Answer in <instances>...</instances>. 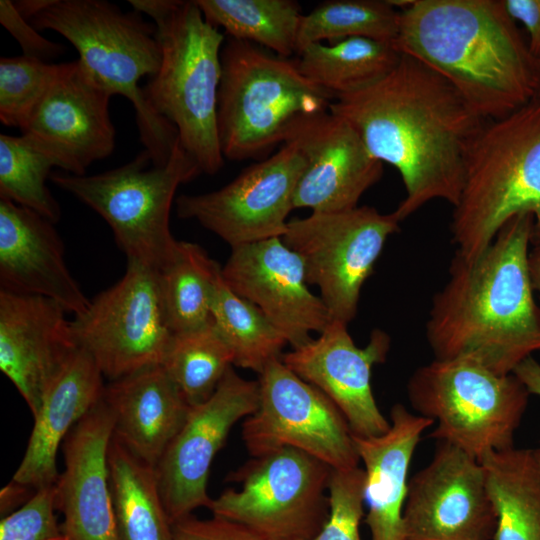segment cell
<instances>
[{
    "instance_id": "obj_1",
    "label": "cell",
    "mask_w": 540,
    "mask_h": 540,
    "mask_svg": "<svg viewBox=\"0 0 540 540\" xmlns=\"http://www.w3.org/2000/svg\"><path fill=\"white\" fill-rule=\"evenodd\" d=\"M329 111L352 126L375 159L400 173L406 194L393 212L401 222L435 199L458 204L486 120L442 75L401 54L385 77L337 97Z\"/></svg>"
},
{
    "instance_id": "obj_2",
    "label": "cell",
    "mask_w": 540,
    "mask_h": 540,
    "mask_svg": "<svg viewBox=\"0 0 540 540\" xmlns=\"http://www.w3.org/2000/svg\"><path fill=\"white\" fill-rule=\"evenodd\" d=\"M533 216L509 220L473 258L455 251L433 296L426 338L438 360H467L512 374L540 351V308L529 267Z\"/></svg>"
},
{
    "instance_id": "obj_3",
    "label": "cell",
    "mask_w": 540,
    "mask_h": 540,
    "mask_svg": "<svg viewBox=\"0 0 540 540\" xmlns=\"http://www.w3.org/2000/svg\"><path fill=\"white\" fill-rule=\"evenodd\" d=\"M393 45L447 79L485 120L534 96L535 61L502 0H407Z\"/></svg>"
},
{
    "instance_id": "obj_4",
    "label": "cell",
    "mask_w": 540,
    "mask_h": 540,
    "mask_svg": "<svg viewBox=\"0 0 540 540\" xmlns=\"http://www.w3.org/2000/svg\"><path fill=\"white\" fill-rule=\"evenodd\" d=\"M156 28L161 63L142 87L150 109L168 121L202 173L224 164L218 127L221 50L225 36L209 24L194 1L130 0Z\"/></svg>"
},
{
    "instance_id": "obj_5",
    "label": "cell",
    "mask_w": 540,
    "mask_h": 540,
    "mask_svg": "<svg viewBox=\"0 0 540 540\" xmlns=\"http://www.w3.org/2000/svg\"><path fill=\"white\" fill-rule=\"evenodd\" d=\"M521 214L533 216L532 245L540 243V101L486 120L470 150L464 185L452 212L456 251L473 258Z\"/></svg>"
},
{
    "instance_id": "obj_6",
    "label": "cell",
    "mask_w": 540,
    "mask_h": 540,
    "mask_svg": "<svg viewBox=\"0 0 540 540\" xmlns=\"http://www.w3.org/2000/svg\"><path fill=\"white\" fill-rule=\"evenodd\" d=\"M29 22L38 31L62 35L103 88L131 102L140 141L153 164L164 165L178 139L177 131L150 109L139 85L161 63L155 25L138 11L124 12L105 0H49Z\"/></svg>"
},
{
    "instance_id": "obj_7",
    "label": "cell",
    "mask_w": 540,
    "mask_h": 540,
    "mask_svg": "<svg viewBox=\"0 0 540 540\" xmlns=\"http://www.w3.org/2000/svg\"><path fill=\"white\" fill-rule=\"evenodd\" d=\"M334 98L297 61L227 37L221 50L217 127L224 158H258L285 142L294 122L328 111Z\"/></svg>"
},
{
    "instance_id": "obj_8",
    "label": "cell",
    "mask_w": 540,
    "mask_h": 540,
    "mask_svg": "<svg viewBox=\"0 0 540 540\" xmlns=\"http://www.w3.org/2000/svg\"><path fill=\"white\" fill-rule=\"evenodd\" d=\"M200 173L177 139L164 165H154L144 149L112 170L94 175L60 172L50 178L106 221L127 260L160 270L178 243L169 225L175 193Z\"/></svg>"
},
{
    "instance_id": "obj_9",
    "label": "cell",
    "mask_w": 540,
    "mask_h": 540,
    "mask_svg": "<svg viewBox=\"0 0 540 540\" xmlns=\"http://www.w3.org/2000/svg\"><path fill=\"white\" fill-rule=\"evenodd\" d=\"M409 401L437 422L430 436L479 462L514 447L529 396L516 375H499L467 360H438L417 368L407 384Z\"/></svg>"
},
{
    "instance_id": "obj_10",
    "label": "cell",
    "mask_w": 540,
    "mask_h": 540,
    "mask_svg": "<svg viewBox=\"0 0 540 540\" xmlns=\"http://www.w3.org/2000/svg\"><path fill=\"white\" fill-rule=\"evenodd\" d=\"M333 469L295 448L253 457L229 481L240 484L212 499V514L243 525L262 540H312L329 516Z\"/></svg>"
},
{
    "instance_id": "obj_11",
    "label": "cell",
    "mask_w": 540,
    "mask_h": 540,
    "mask_svg": "<svg viewBox=\"0 0 540 540\" xmlns=\"http://www.w3.org/2000/svg\"><path fill=\"white\" fill-rule=\"evenodd\" d=\"M394 212L370 206L340 212H312L288 221L283 242L302 259L308 284L333 320L348 325L358 311L361 289L384 245L400 229Z\"/></svg>"
},
{
    "instance_id": "obj_12",
    "label": "cell",
    "mask_w": 540,
    "mask_h": 540,
    "mask_svg": "<svg viewBox=\"0 0 540 540\" xmlns=\"http://www.w3.org/2000/svg\"><path fill=\"white\" fill-rule=\"evenodd\" d=\"M78 347L94 359L104 377L115 380L162 364L170 345V327L159 271L127 260L122 278L90 300L71 320Z\"/></svg>"
},
{
    "instance_id": "obj_13",
    "label": "cell",
    "mask_w": 540,
    "mask_h": 540,
    "mask_svg": "<svg viewBox=\"0 0 540 540\" xmlns=\"http://www.w3.org/2000/svg\"><path fill=\"white\" fill-rule=\"evenodd\" d=\"M258 375V407L242 424V439L252 457L295 448L333 470L358 467L353 433L329 397L281 358Z\"/></svg>"
},
{
    "instance_id": "obj_14",
    "label": "cell",
    "mask_w": 540,
    "mask_h": 540,
    "mask_svg": "<svg viewBox=\"0 0 540 540\" xmlns=\"http://www.w3.org/2000/svg\"><path fill=\"white\" fill-rule=\"evenodd\" d=\"M305 166L298 147L287 142L217 190L178 196L177 215L197 221L231 248L282 238Z\"/></svg>"
},
{
    "instance_id": "obj_15",
    "label": "cell",
    "mask_w": 540,
    "mask_h": 540,
    "mask_svg": "<svg viewBox=\"0 0 540 540\" xmlns=\"http://www.w3.org/2000/svg\"><path fill=\"white\" fill-rule=\"evenodd\" d=\"M258 381L239 376L231 367L213 395L191 406L187 419L155 465L162 501L172 523L209 507L210 467L232 427L258 407Z\"/></svg>"
},
{
    "instance_id": "obj_16",
    "label": "cell",
    "mask_w": 540,
    "mask_h": 540,
    "mask_svg": "<svg viewBox=\"0 0 540 540\" xmlns=\"http://www.w3.org/2000/svg\"><path fill=\"white\" fill-rule=\"evenodd\" d=\"M496 521L482 464L438 441L430 463L408 483L406 540H492Z\"/></svg>"
},
{
    "instance_id": "obj_17",
    "label": "cell",
    "mask_w": 540,
    "mask_h": 540,
    "mask_svg": "<svg viewBox=\"0 0 540 540\" xmlns=\"http://www.w3.org/2000/svg\"><path fill=\"white\" fill-rule=\"evenodd\" d=\"M112 96L78 59L61 63L56 80L21 135L64 172L86 175L92 163L110 156L115 147L109 113Z\"/></svg>"
},
{
    "instance_id": "obj_18",
    "label": "cell",
    "mask_w": 540,
    "mask_h": 540,
    "mask_svg": "<svg viewBox=\"0 0 540 540\" xmlns=\"http://www.w3.org/2000/svg\"><path fill=\"white\" fill-rule=\"evenodd\" d=\"M227 287L256 306L292 348L321 333L333 320L312 293L301 257L281 238L231 248L221 269Z\"/></svg>"
},
{
    "instance_id": "obj_19",
    "label": "cell",
    "mask_w": 540,
    "mask_h": 540,
    "mask_svg": "<svg viewBox=\"0 0 540 540\" xmlns=\"http://www.w3.org/2000/svg\"><path fill=\"white\" fill-rule=\"evenodd\" d=\"M346 324L332 320L317 338L282 354V362L321 390L339 408L353 435L378 436L390 428L371 388V371L390 349L389 335L375 329L365 347H357Z\"/></svg>"
},
{
    "instance_id": "obj_20",
    "label": "cell",
    "mask_w": 540,
    "mask_h": 540,
    "mask_svg": "<svg viewBox=\"0 0 540 540\" xmlns=\"http://www.w3.org/2000/svg\"><path fill=\"white\" fill-rule=\"evenodd\" d=\"M287 142L294 143L306 161L295 190L294 209H353L382 177L383 163L368 152L349 123L329 110L298 118Z\"/></svg>"
},
{
    "instance_id": "obj_21",
    "label": "cell",
    "mask_w": 540,
    "mask_h": 540,
    "mask_svg": "<svg viewBox=\"0 0 540 540\" xmlns=\"http://www.w3.org/2000/svg\"><path fill=\"white\" fill-rule=\"evenodd\" d=\"M57 302L0 289V369L33 416L52 381L78 349Z\"/></svg>"
},
{
    "instance_id": "obj_22",
    "label": "cell",
    "mask_w": 540,
    "mask_h": 540,
    "mask_svg": "<svg viewBox=\"0 0 540 540\" xmlns=\"http://www.w3.org/2000/svg\"><path fill=\"white\" fill-rule=\"evenodd\" d=\"M113 431V416L102 398L62 443L64 471L56 482V506L69 540H120L108 463Z\"/></svg>"
},
{
    "instance_id": "obj_23",
    "label": "cell",
    "mask_w": 540,
    "mask_h": 540,
    "mask_svg": "<svg viewBox=\"0 0 540 540\" xmlns=\"http://www.w3.org/2000/svg\"><path fill=\"white\" fill-rule=\"evenodd\" d=\"M54 223L0 198V289L51 299L77 316L89 306L70 273Z\"/></svg>"
},
{
    "instance_id": "obj_24",
    "label": "cell",
    "mask_w": 540,
    "mask_h": 540,
    "mask_svg": "<svg viewBox=\"0 0 540 540\" xmlns=\"http://www.w3.org/2000/svg\"><path fill=\"white\" fill-rule=\"evenodd\" d=\"M103 374L92 356L78 347L47 389L12 482L37 490L55 484L56 458L72 428L102 399Z\"/></svg>"
},
{
    "instance_id": "obj_25",
    "label": "cell",
    "mask_w": 540,
    "mask_h": 540,
    "mask_svg": "<svg viewBox=\"0 0 540 540\" xmlns=\"http://www.w3.org/2000/svg\"><path fill=\"white\" fill-rule=\"evenodd\" d=\"M102 398L113 416V436L154 467L191 408L161 364L111 380Z\"/></svg>"
},
{
    "instance_id": "obj_26",
    "label": "cell",
    "mask_w": 540,
    "mask_h": 540,
    "mask_svg": "<svg viewBox=\"0 0 540 540\" xmlns=\"http://www.w3.org/2000/svg\"><path fill=\"white\" fill-rule=\"evenodd\" d=\"M432 419L409 412L402 404L390 411V428L378 436L353 435L365 471V523L371 540H406L403 509L408 470L421 434Z\"/></svg>"
},
{
    "instance_id": "obj_27",
    "label": "cell",
    "mask_w": 540,
    "mask_h": 540,
    "mask_svg": "<svg viewBox=\"0 0 540 540\" xmlns=\"http://www.w3.org/2000/svg\"><path fill=\"white\" fill-rule=\"evenodd\" d=\"M480 463L497 518L492 540H540V468L533 449L490 452Z\"/></svg>"
},
{
    "instance_id": "obj_28",
    "label": "cell",
    "mask_w": 540,
    "mask_h": 540,
    "mask_svg": "<svg viewBox=\"0 0 540 540\" xmlns=\"http://www.w3.org/2000/svg\"><path fill=\"white\" fill-rule=\"evenodd\" d=\"M113 511L120 540H172V524L154 466L114 436L108 453Z\"/></svg>"
},
{
    "instance_id": "obj_29",
    "label": "cell",
    "mask_w": 540,
    "mask_h": 540,
    "mask_svg": "<svg viewBox=\"0 0 540 540\" xmlns=\"http://www.w3.org/2000/svg\"><path fill=\"white\" fill-rule=\"evenodd\" d=\"M298 56L300 72L335 100L385 77L396 67L401 53L392 43L353 37L329 44H309Z\"/></svg>"
},
{
    "instance_id": "obj_30",
    "label": "cell",
    "mask_w": 540,
    "mask_h": 540,
    "mask_svg": "<svg viewBox=\"0 0 540 540\" xmlns=\"http://www.w3.org/2000/svg\"><path fill=\"white\" fill-rule=\"evenodd\" d=\"M204 19L228 37L289 58L298 52L300 4L294 0H195Z\"/></svg>"
},
{
    "instance_id": "obj_31",
    "label": "cell",
    "mask_w": 540,
    "mask_h": 540,
    "mask_svg": "<svg viewBox=\"0 0 540 540\" xmlns=\"http://www.w3.org/2000/svg\"><path fill=\"white\" fill-rule=\"evenodd\" d=\"M221 269L198 244L178 241L173 256L158 270L173 333L197 329L212 321Z\"/></svg>"
},
{
    "instance_id": "obj_32",
    "label": "cell",
    "mask_w": 540,
    "mask_h": 540,
    "mask_svg": "<svg viewBox=\"0 0 540 540\" xmlns=\"http://www.w3.org/2000/svg\"><path fill=\"white\" fill-rule=\"evenodd\" d=\"M212 322L233 354V365L260 374L280 359L288 344L283 334L253 304L221 279L212 304Z\"/></svg>"
},
{
    "instance_id": "obj_33",
    "label": "cell",
    "mask_w": 540,
    "mask_h": 540,
    "mask_svg": "<svg viewBox=\"0 0 540 540\" xmlns=\"http://www.w3.org/2000/svg\"><path fill=\"white\" fill-rule=\"evenodd\" d=\"M190 406L207 401L226 372L233 354L211 321L174 333L161 364Z\"/></svg>"
},
{
    "instance_id": "obj_34",
    "label": "cell",
    "mask_w": 540,
    "mask_h": 540,
    "mask_svg": "<svg viewBox=\"0 0 540 540\" xmlns=\"http://www.w3.org/2000/svg\"><path fill=\"white\" fill-rule=\"evenodd\" d=\"M399 10L389 0H329L303 14L297 37L299 53L312 43H334L365 37L392 43L398 33Z\"/></svg>"
},
{
    "instance_id": "obj_35",
    "label": "cell",
    "mask_w": 540,
    "mask_h": 540,
    "mask_svg": "<svg viewBox=\"0 0 540 540\" xmlns=\"http://www.w3.org/2000/svg\"><path fill=\"white\" fill-rule=\"evenodd\" d=\"M57 164L47 153L22 135L0 134V198L28 208L52 223L59 221L61 209L46 180Z\"/></svg>"
},
{
    "instance_id": "obj_36",
    "label": "cell",
    "mask_w": 540,
    "mask_h": 540,
    "mask_svg": "<svg viewBox=\"0 0 540 540\" xmlns=\"http://www.w3.org/2000/svg\"><path fill=\"white\" fill-rule=\"evenodd\" d=\"M61 64L27 56L0 59V120L23 130L56 80Z\"/></svg>"
},
{
    "instance_id": "obj_37",
    "label": "cell",
    "mask_w": 540,
    "mask_h": 540,
    "mask_svg": "<svg viewBox=\"0 0 540 540\" xmlns=\"http://www.w3.org/2000/svg\"><path fill=\"white\" fill-rule=\"evenodd\" d=\"M364 494V469L333 470L328 486L329 516L312 540H361Z\"/></svg>"
},
{
    "instance_id": "obj_38",
    "label": "cell",
    "mask_w": 540,
    "mask_h": 540,
    "mask_svg": "<svg viewBox=\"0 0 540 540\" xmlns=\"http://www.w3.org/2000/svg\"><path fill=\"white\" fill-rule=\"evenodd\" d=\"M56 500V483L35 490L19 509L1 519L0 540H64Z\"/></svg>"
},
{
    "instance_id": "obj_39",
    "label": "cell",
    "mask_w": 540,
    "mask_h": 540,
    "mask_svg": "<svg viewBox=\"0 0 540 540\" xmlns=\"http://www.w3.org/2000/svg\"><path fill=\"white\" fill-rule=\"evenodd\" d=\"M0 23L19 43L23 55L48 60L64 53L65 48L41 36L31 23L20 15L13 1H0Z\"/></svg>"
},
{
    "instance_id": "obj_40",
    "label": "cell",
    "mask_w": 540,
    "mask_h": 540,
    "mask_svg": "<svg viewBox=\"0 0 540 540\" xmlns=\"http://www.w3.org/2000/svg\"><path fill=\"white\" fill-rule=\"evenodd\" d=\"M172 540H262L236 522L214 516L198 519L189 515L172 523Z\"/></svg>"
},
{
    "instance_id": "obj_41",
    "label": "cell",
    "mask_w": 540,
    "mask_h": 540,
    "mask_svg": "<svg viewBox=\"0 0 540 540\" xmlns=\"http://www.w3.org/2000/svg\"><path fill=\"white\" fill-rule=\"evenodd\" d=\"M508 15L525 27L529 42L528 51L535 61L540 62V0H502Z\"/></svg>"
},
{
    "instance_id": "obj_42",
    "label": "cell",
    "mask_w": 540,
    "mask_h": 540,
    "mask_svg": "<svg viewBox=\"0 0 540 540\" xmlns=\"http://www.w3.org/2000/svg\"><path fill=\"white\" fill-rule=\"evenodd\" d=\"M513 374L525 385L530 394L540 397V364L533 356L522 361Z\"/></svg>"
},
{
    "instance_id": "obj_43",
    "label": "cell",
    "mask_w": 540,
    "mask_h": 540,
    "mask_svg": "<svg viewBox=\"0 0 540 540\" xmlns=\"http://www.w3.org/2000/svg\"><path fill=\"white\" fill-rule=\"evenodd\" d=\"M529 267L533 288L540 295V243L534 244L530 251Z\"/></svg>"
},
{
    "instance_id": "obj_44",
    "label": "cell",
    "mask_w": 540,
    "mask_h": 540,
    "mask_svg": "<svg viewBox=\"0 0 540 540\" xmlns=\"http://www.w3.org/2000/svg\"><path fill=\"white\" fill-rule=\"evenodd\" d=\"M535 91L532 99L540 101V62L535 63Z\"/></svg>"
},
{
    "instance_id": "obj_45",
    "label": "cell",
    "mask_w": 540,
    "mask_h": 540,
    "mask_svg": "<svg viewBox=\"0 0 540 540\" xmlns=\"http://www.w3.org/2000/svg\"><path fill=\"white\" fill-rule=\"evenodd\" d=\"M533 453H534V457H535V459L537 461V464H538V466L540 468V448L533 449Z\"/></svg>"
},
{
    "instance_id": "obj_46",
    "label": "cell",
    "mask_w": 540,
    "mask_h": 540,
    "mask_svg": "<svg viewBox=\"0 0 540 540\" xmlns=\"http://www.w3.org/2000/svg\"><path fill=\"white\" fill-rule=\"evenodd\" d=\"M64 540H69L67 537Z\"/></svg>"
},
{
    "instance_id": "obj_47",
    "label": "cell",
    "mask_w": 540,
    "mask_h": 540,
    "mask_svg": "<svg viewBox=\"0 0 540 540\" xmlns=\"http://www.w3.org/2000/svg\"><path fill=\"white\" fill-rule=\"evenodd\" d=\"M538 244V243H537Z\"/></svg>"
}]
</instances>
